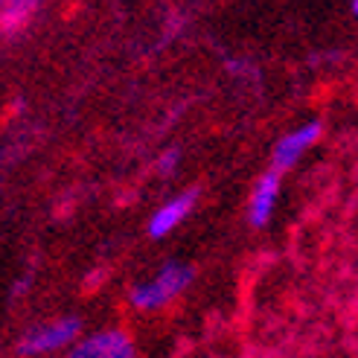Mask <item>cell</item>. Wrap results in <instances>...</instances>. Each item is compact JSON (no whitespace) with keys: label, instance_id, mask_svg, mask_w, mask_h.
Masks as SVG:
<instances>
[{"label":"cell","instance_id":"6da1fadb","mask_svg":"<svg viewBox=\"0 0 358 358\" xmlns=\"http://www.w3.org/2000/svg\"><path fill=\"white\" fill-rule=\"evenodd\" d=\"M192 282V268L184 262H166L155 277L143 280L134 285L131 292V303L137 309H160L172 303L178 294L187 292V285Z\"/></svg>","mask_w":358,"mask_h":358},{"label":"cell","instance_id":"7a4b0ae2","mask_svg":"<svg viewBox=\"0 0 358 358\" xmlns=\"http://www.w3.org/2000/svg\"><path fill=\"white\" fill-rule=\"evenodd\" d=\"M82 324L76 317H56V320H47V324H38L21 335L17 341V352L21 355H50V352H59L73 347V341L79 338Z\"/></svg>","mask_w":358,"mask_h":358},{"label":"cell","instance_id":"3957f363","mask_svg":"<svg viewBox=\"0 0 358 358\" xmlns=\"http://www.w3.org/2000/svg\"><path fill=\"white\" fill-rule=\"evenodd\" d=\"M67 358H137V350L122 329H105L76 341L70 347Z\"/></svg>","mask_w":358,"mask_h":358},{"label":"cell","instance_id":"277c9868","mask_svg":"<svg viewBox=\"0 0 358 358\" xmlns=\"http://www.w3.org/2000/svg\"><path fill=\"white\" fill-rule=\"evenodd\" d=\"M320 137V122H306V125H297L294 131L289 134H282L277 140V146L271 152V169L277 172H285V169H292L297 160L306 155L315 143Z\"/></svg>","mask_w":358,"mask_h":358},{"label":"cell","instance_id":"5b68a950","mask_svg":"<svg viewBox=\"0 0 358 358\" xmlns=\"http://www.w3.org/2000/svg\"><path fill=\"white\" fill-rule=\"evenodd\" d=\"M280 187H282V172L277 169H268L257 178L254 192L248 199V219L254 227L268 224V219H271V213L277 207V199H280Z\"/></svg>","mask_w":358,"mask_h":358},{"label":"cell","instance_id":"8992f818","mask_svg":"<svg viewBox=\"0 0 358 358\" xmlns=\"http://www.w3.org/2000/svg\"><path fill=\"white\" fill-rule=\"evenodd\" d=\"M195 207V192H181V195H175V199L164 201L155 213H152V219L146 224L149 230V236L152 239H164L169 236L172 230H178L187 219H189V213Z\"/></svg>","mask_w":358,"mask_h":358},{"label":"cell","instance_id":"52a82bcc","mask_svg":"<svg viewBox=\"0 0 358 358\" xmlns=\"http://www.w3.org/2000/svg\"><path fill=\"white\" fill-rule=\"evenodd\" d=\"M178 157H181V155H178L175 149H172V152H166L164 157H160V172H172V169H175V164H178Z\"/></svg>","mask_w":358,"mask_h":358},{"label":"cell","instance_id":"ba28073f","mask_svg":"<svg viewBox=\"0 0 358 358\" xmlns=\"http://www.w3.org/2000/svg\"><path fill=\"white\" fill-rule=\"evenodd\" d=\"M32 3H35V0H9V9H15V12H27Z\"/></svg>","mask_w":358,"mask_h":358},{"label":"cell","instance_id":"9c48e42d","mask_svg":"<svg viewBox=\"0 0 358 358\" xmlns=\"http://www.w3.org/2000/svg\"><path fill=\"white\" fill-rule=\"evenodd\" d=\"M352 15H358V0H352Z\"/></svg>","mask_w":358,"mask_h":358},{"label":"cell","instance_id":"30bf717a","mask_svg":"<svg viewBox=\"0 0 358 358\" xmlns=\"http://www.w3.org/2000/svg\"><path fill=\"white\" fill-rule=\"evenodd\" d=\"M0 6H3V0H0Z\"/></svg>","mask_w":358,"mask_h":358}]
</instances>
